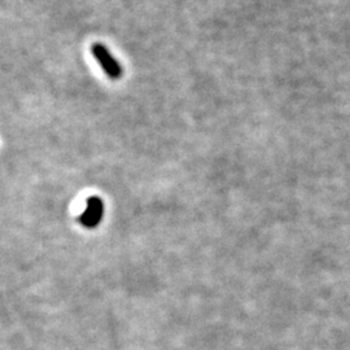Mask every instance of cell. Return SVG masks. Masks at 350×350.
Listing matches in <instances>:
<instances>
[{"label": "cell", "instance_id": "6da1fadb", "mask_svg": "<svg viewBox=\"0 0 350 350\" xmlns=\"http://www.w3.org/2000/svg\"><path fill=\"white\" fill-rule=\"evenodd\" d=\"M91 53L96 59V62L100 64L101 69L105 72L111 79H120L122 75V68L120 63L114 59L109 50L101 44V43H94L91 46Z\"/></svg>", "mask_w": 350, "mask_h": 350}, {"label": "cell", "instance_id": "7a4b0ae2", "mask_svg": "<svg viewBox=\"0 0 350 350\" xmlns=\"http://www.w3.org/2000/svg\"><path fill=\"white\" fill-rule=\"evenodd\" d=\"M104 215V202L99 196H90L88 199L86 211L78 218L79 224L86 228H95L100 225Z\"/></svg>", "mask_w": 350, "mask_h": 350}]
</instances>
